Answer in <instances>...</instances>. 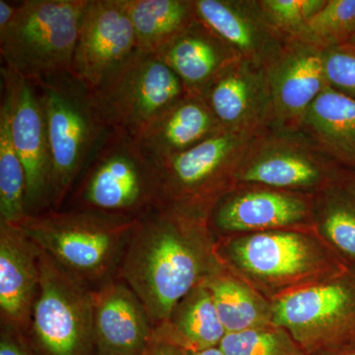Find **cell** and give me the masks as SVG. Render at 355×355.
<instances>
[{
  "label": "cell",
  "instance_id": "6da1fadb",
  "mask_svg": "<svg viewBox=\"0 0 355 355\" xmlns=\"http://www.w3.org/2000/svg\"><path fill=\"white\" fill-rule=\"evenodd\" d=\"M207 219L160 205L140 216L116 277L137 294L153 328L214 275Z\"/></svg>",
  "mask_w": 355,
  "mask_h": 355
},
{
  "label": "cell",
  "instance_id": "7a4b0ae2",
  "mask_svg": "<svg viewBox=\"0 0 355 355\" xmlns=\"http://www.w3.org/2000/svg\"><path fill=\"white\" fill-rule=\"evenodd\" d=\"M139 218L51 209L15 225L71 277L97 291L118 275Z\"/></svg>",
  "mask_w": 355,
  "mask_h": 355
},
{
  "label": "cell",
  "instance_id": "3957f363",
  "mask_svg": "<svg viewBox=\"0 0 355 355\" xmlns=\"http://www.w3.org/2000/svg\"><path fill=\"white\" fill-rule=\"evenodd\" d=\"M70 205L139 218L161 205L157 166L135 139L109 130L77 180Z\"/></svg>",
  "mask_w": 355,
  "mask_h": 355
},
{
  "label": "cell",
  "instance_id": "277c9868",
  "mask_svg": "<svg viewBox=\"0 0 355 355\" xmlns=\"http://www.w3.org/2000/svg\"><path fill=\"white\" fill-rule=\"evenodd\" d=\"M87 0L18 2L10 26L0 33L4 67L38 84L70 73L81 15Z\"/></svg>",
  "mask_w": 355,
  "mask_h": 355
},
{
  "label": "cell",
  "instance_id": "5b68a950",
  "mask_svg": "<svg viewBox=\"0 0 355 355\" xmlns=\"http://www.w3.org/2000/svg\"><path fill=\"white\" fill-rule=\"evenodd\" d=\"M46 114L51 156V209H62L109 128L90 91L70 73L34 84Z\"/></svg>",
  "mask_w": 355,
  "mask_h": 355
},
{
  "label": "cell",
  "instance_id": "8992f818",
  "mask_svg": "<svg viewBox=\"0 0 355 355\" xmlns=\"http://www.w3.org/2000/svg\"><path fill=\"white\" fill-rule=\"evenodd\" d=\"M254 133L224 130L189 150L155 163L161 205L207 219L235 179Z\"/></svg>",
  "mask_w": 355,
  "mask_h": 355
},
{
  "label": "cell",
  "instance_id": "52a82bcc",
  "mask_svg": "<svg viewBox=\"0 0 355 355\" xmlns=\"http://www.w3.org/2000/svg\"><path fill=\"white\" fill-rule=\"evenodd\" d=\"M40 270L38 297L26 331L33 352L92 355L96 349L95 291L65 272L42 249Z\"/></svg>",
  "mask_w": 355,
  "mask_h": 355
},
{
  "label": "cell",
  "instance_id": "ba28073f",
  "mask_svg": "<svg viewBox=\"0 0 355 355\" xmlns=\"http://www.w3.org/2000/svg\"><path fill=\"white\" fill-rule=\"evenodd\" d=\"M90 94L109 130L135 139L149 121L188 93L157 55L137 50Z\"/></svg>",
  "mask_w": 355,
  "mask_h": 355
},
{
  "label": "cell",
  "instance_id": "9c48e42d",
  "mask_svg": "<svg viewBox=\"0 0 355 355\" xmlns=\"http://www.w3.org/2000/svg\"><path fill=\"white\" fill-rule=\"evenodd\" d=\"M270 312L273 326L287 331L304 352L355 343V273L345 270L288 292Z\"/></svg>",
  "mask_w": 355,
  "mask_h": 355
},
{
  "label": "cell",
  "instance_id": "30bf717a",
  "mask_svg": "<svg viewBox=\"0 0 355 355\" xmlns=\"http://www.w3.org/2000/svg\"><path fill=\"white\" fill-rule=\"evenodd\" d=\"M222 256L250 279L268 286L302 282L324 272L347 270L342 261L310 237L291 231L270 230L234 238Z\"/></svg>",
  "mask_w": 355,
  "mask_h": 355
},
{
  "label": "cell",
  "instance_id": "8fae6325",
  "mask_svg": "<svg viewBox=\"0 0 355 355\" xmlns=\"http://www.w3.org/2000/svg\"><path fill=\"white\" fill-rule=\"evenodd\" d=\"M2 99L8 111L14 146L24 166L28 216L51 209V156L43 102L38 88L1 67Z\"/></svg>",
  "mask_w": 355,
  "mask_h": 355
},
{
  "label": "cell",
  "instance_id": "7c38bea8",
  "mask_svg": "<svg viewBox=\"0 0 355 355\" xmlns=\"http://www.w3.org/2000/svg\"><path fill=\"white\" fill-rule=\"evenodd\" d=\"M137 50L123 0H87L70 74L89 91Z\"/></svg>",
  "mask_w": 355,
  "mask_h": 355
},
{
  "label": "cell",
  "instance_id": "4fadbf2b",
  "mask_svg": "<svg viewBox=\"0 0 355 355\" xmlns=\"http://www.w3.org/2000/svg\"><path fill=\"white\" fill-rule=\"evenodd\" d=\"M202 97L224 130L254 132L273 114L266 69L243 58L222 70Z\"/></svg>",
  "mask_w": 355,
  "mask_h": 355
},
{
  "label": "cell",
  "instance_id": "5bb4252c",
  "mask_svg": "<svg viewBox=\"0 0 355 355\" xmlns=\"http://www.w3.org/2000/svg\"><path fill=\"white\" fill-rule=\"evenodd\" d=\"M41 249L15 224L0 220L1 323L25 335L38 297Z\"/></svg>",
  "mask_w": 355,
  "mask_h": 355
},
{
  "label": "cell",
  "instance_id": "9a60e30c",
  "mask_svg": "<svg viewBox=\"0 0 355 355\" xmlns=\"http://www.w3.org/2000/svg\"><path fill=\"white\" fill-rule=\"evenodd\" d=\"M94 299L98 355H142L153 327L137 294L114 277L95 291Z\"/></svg>",
  "mask_w": 355,
  "mask_h": 355
},
{
  "label": "cell",
  "instance_id": "2e32d148",
  "mask_svg": "<svg viewBox=\"0 0 355 355\" xmlns=\"http://www.w3.org/2000/svg\"><path fill=\"white\" fill-rule=\"evenodd\" d=\"M273 114L279 121L303 120L326 87L323 50L301 42L279 53L266 69Z\"/></svg>",
  "mask_w": 355,
  "mask_h": 355
},
{
  "label": "cell",
  "instance_id": "e0dca14e",
  "mask_svg": "<svg viewBox=\"0 0 355 355\" xmlns=\"http://www.w3.org/2000/svg\"><path fill=\"white\" fill-rule=\"evenodd\" d=\"M222 130L205 99L187 94L149 121L135 140L157 163L189 150Z\"/></svg>",
  "mask_w": 355,
  "mask_h": 355
},
{
  "label": "cell",
  "instance_id": "ac0fdd59",
  "mask_svg": "<svg viewBox=\"0 0 355 355\" xmlns=\"http://www.w3.org/2000/svg\"><path fill=\"white\" fill-rule=\"evenodd\" d=\"M333 172L315 153L300 144L284 140L266 142L248 151L235 180L280 189L309 188Z\"/></svg>",
  "mask_w": 355,
  "mask_h": 355
},
{
  "label": "cell",
  "instance_id": "d6986e66",
  "mask_svg": "<svg viewBox=\"0 0 355 355\" xmlns=\"http://www.w3.org/2000/svg\"><path fill=\"white\" fill-rule=\"evenodd\" d=\"M157 55L179 76L189 95L200 97L222 70L241 58L200 20Z\"/></svg>",
  "mask_w": 355,
  "mask_h": 355
},
{
  "label": "cell",
  "instance_id": "ffe728a7",
  "mask_svg": "<svg viewBox=\"0 0 355 355\" xmlns=\"http://www.w3.org/2000/svg\"><path fill=\"white\" fill-rule=\"evenodd\" d=\"M308 207L295 196L251 191L222 198L212 210L214 226L225 232L277 230L304 221Z\"/></svg>",
  "mask_w": 355,
  "mask_h": 355
},
{
  "label": "cell",
  "instance_id": "44dd1931",
  "mask_svg": "<svg viewBox=\"0 0 355 355\" xmlns=\"http://www.w3.org/2000/svg\"><path fill=\"white\" fill-rule=\"evenodd\" d=\"M198 20L223 40L243 60L261 64L277 55V44L270 28L250 13L241 2L196 0Z\"/></svg>",
  "mask_w": 355,
  "mask_h": 355
},
{
  "label": "cell",
  "instance_id": "7402d4cb",
  "mask_svg": "<svg viewBox=\"0 0 355 355\" xmlns=\"http://www.w3.org/2000/svg\"><path fill=\"white\" fill-rule=\"evenodd\" d=\"M137 50L158 55L198 20L195 1L123 0Z\"/></svg>",
  "mask_w": 355,
  "mask_h": 355
},
{
  "label": "cell",
  "instance_id": "603a6c76",
  "mask_svg": "<svg viewBox=\"0 0 355 355\" xmlns=\"http://www.w3.org/2000/svg\"><path fill=\"white\" fill-rule=\"evenodd\" d=\"M303 123L343 164L355 171V100L327 85Z\"/></svg>",
  "mask_w": 355,
  "mask_h": 355
},
{
  "label": "cell",
  "instance_id": "cb8c5ba5",
  "mask_svg": "<svg viewBox=\"0 0 355 355\" xmlns=\"http://www.w3.org/2000/svg\"><path fill=\"white\" fill-rule=\"evenodd\" d=\"M164 324L187 352L217 347L227 334L205 282L196 287L178 304Z\"/></svg>",
  "mask_w": 355,
  "mask_h": 355
},
{
  "label": "cell",
  "instance_id": "d4e9b609",
  "mask_svg": "<svg viewBox=\"0 0 355 355\" xmlns=\"http://www.w3.org/2000/svg\"><path fill=\"white\" fill-rule=\"evenodd\" d=\"M205 284L211 292L226 333L261 328L272 321L270 308L240 280L214 273Z\"/></svg>",
  "mask_w": 355,
  "mask_h": 355
},
{
  "label": "cell",
  "instance_id": "484cf974",
  "mask_svg": "<svg viewBox=\"0 0 355 355\" xmlns=\"http://www.w3.org/2000/svg\"><path fill=\"white\" fill-rule=\"evenodd\" d=\"M24 166L14 146L6 105L0 106V220L16 224L28 216Z\"/></svg>",
  "mask_w": 355,
  "mask_h": 355
},
{
  "label": "cell",
  "instance_id": "4316f807",
  "mask_svg": "<svg viewBox=\"0 0 355 355\" xmlns=\"http://www.w3.org/2000/svg\"><path fill=\"white\" fill-rule=\"evenodd\" d=\"M320 227L338 258L355 273V202L343 183L324 200Z\"/></svg>",
  "mask_w": 355,
  "mask_h": 355
},
{
  "label": "cell",
  "instance_id": "83f0119b",
  "mask_svg": "<svg viewBox=\"0 0 355 355\" xmlns=\"http://www.w3.org/2000/svg\"><path fill=\"white\" fill-rule=\"evenodd\" d=\"M218 347L226 355H305L287 331L273 324L227 333Z\"/></svg>",
  "mask_w": 355,
  "mask_h": 355
},
{
  "label": "cell",
  "instance_id": "f1b7e54d",
  "mask_svg": "<svg viewBox=\"0 0 355 355\" xmlns=\"http://www.w3.org/2000/svg\"><path fill=\"white\" fill-rule=\"evenodd\" d=\"M355 0H329L308 22L304 42L323 49L345 44L354 34Z\"/></svg>",
  "mask_w": 355,
  "mask_h": 355
},
{
  "label": "cell",
  "instance_id": "f546056e",
  "mask_svg": "<svg viewBox=\"0 0 355 355\" xmlns=\"http://www.w3.org/2000/svg\"><path fill=\"white\" fill-rule=\"evenodd\" d=\"M327 0H265L259 2L270 25L282 31L303 37L308 22Z\"/></svg>",
  "mask_w": 355,
  "mask_h": 355
},
{
  "label": "cell",
  "instance_id": "4dcf8cb0",
  "mask_svg": "<svg viewBox=\"0 0 355 355\" xmlns=\"http://www.w3.org/2000/svg\"><path fill=\"white\" fill-rule=\"evenodd\" d=\"M327 84L355 100V49L347 44L323 49Z\"/></svg>",
  "mask_w": 355,
  "mask_h": 355
},
{
  "label": "cell",
  "instance_id": "1f68e13d",
  "mask_svg": "<svg viewBox=\"0 0 355 355\" xmlns=\"http://www.w3.org/2000/svg\"><path fill=\"white\" fill-rule=\"evenodd\" d=\"M142 355H187V350L174 340L164 324L153 328Z\"/></svg>",
  "mask_w": 355,
  "mask_h": 355
},
{
  "label": "cell",
  "instance_id": "d6a6232c",
  "mask_svg": "<svg viewBox=\"0 0 355 355\" xmlns=\"http://www.w3.org/2000/svg\"><path fill=\"white\" fill-rule=\"evenodd\" d=\"M0 355H36L24 335L10 327L1 324Z\"/></svg>",
  "mask_w": 355,
  "mask_h": 355
},
{
  "label": "cell",
  "instance_id": "836d02e7",
  "mask_svg": "<svg viewBox=\"0 0 355 355\" xmlns=\"http://www.w3.org/2000/svg\"><path fill=\"white\" fill-rule=\"evenodd\" d=\"M18 3L0 0V33L6 31L15 18Z\"/></svg>",
  "mask_w": 355,
  "mask_h": 355
},
{
  "label": "cell",
  "instance_id": "e575fe53",
  "mask_svg": "<svg viewBox=\"0 0 355 355\" xmlns=\"http://www.w3.org/2000/svg\"><path fill=\"white\" fill-rule=\"evenodd\" d=\"M343 186L355 202V171L345 174V179L343 181Z\"/></svg>",
  "mask_w": 355,
  "mask_h": 355
},
{
  "label": "cell",
  "instance_id": "d590c367",
  "mask_svg": "<svg viewBox=\"0 0 355 355\" xmlns=\"http://www.w3.org/2000/svg\"><path fill=\"white\" fill-rule=\"evenodd\" d=\"M187 355H226L218 347L211 349L198 350V352H187Z\"/></svg>",
  "mask_w": 355,
  "mask_h": 355
},
{
  "label": "cell",
  "instance_id": "8d00e7d4",
  "mask_svg": "<svg viewBox=\"0 0 355 355\" xmlns=\"http://www.w3.org/2000/svg\"><path fill=\"white\" fill-rule=\"evenodd\" d=\"M331 355H355V343L333 350Z\"/></svg>",
  "mask_w": 355,
  "mask_h": 355
},
{
  "label": "cell",
  "instance_id": "74e56055",
  "mask_svg": "<svg viewBox=\"0 0 355 355\" xmlns=\"http://www.w3.org/2000/svg\"><path fill=\"white\" fill-rule=\"evenodd\" d=\"M345 44H349V46H352V48L355 49V35L354 36L350 37Z\"/></svg>",
  "mask_w": 355,
  "mask_h": 355
},
{
  "label": "cell",
  "instance_id": "f35d334b",
  "mask_svg": "<svg viewBox=\"0 0 355 355\" xmlns=\"http://www.w3.org/2000/svg\"><path fill=\"white\" fill-rule=\"evenodd\" d=\"M354 35H355V27H354ZM354 35H352V36H354Z\"/></svg>",
  "mask_w": 355,
  "mask_h": 355
}]
</instances>
